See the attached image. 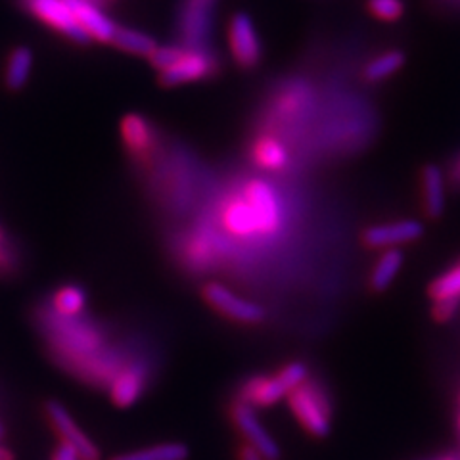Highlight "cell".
Returning a JSON list of instances; mask_svg holds the SVG:
<instances>
[{"label": "cell", "mask_w": 460, "mask_h": 460, "mask_svg": "<svg viewBox=\"0 0 460 460\" xmlns=\"http://www.w3.org/2000/svg\"><path fill=\"white\" fill-rule=\"evenodd\" d=\"M288 402L294 411L296 419L311 436L326 438L330 434V420H332V407L323 387L305 380L296 390L288 394Z\"/></svg>", "instance_id": "1"}, {"label": "cell", "mask_w": 460, "mask_h": 460, "mask_svg": "<svg viewBox=\"0 0 460 460\" xmlns=\"http://www.w3.org/2000/svg\"><path fill=\"white\" fill-rule=\"evenodd\" d=\"M204 299L226 319L242 324H257L265 319L263 307L252 299L240 297L230 288L219 282H209L204 286Z\"/></svg>", "instance_id": "2"}, {"label": "cell", "mask_w": 460, "mask_h": 460, "mask_svg": "<svg viewBox=\"0 0 460 460\" xmlns=\"http://www.w3.org/2000/svg\"><path fill=\"white\" fill-rule=\"evenodd\" d=\"M25 6L42 23H47L54 31L66 35L74 42L86 45L91 40L89 35L83 31L67 0H25Z\"/></svg>", "instance_id": "3"}, {"label": "cell", "mask_w": 460, "mask_h": 460, "mask_svg": "<svg viewBox=\"0 0 460 460\" xmlns=\"http://www.w3.org/2000/svg\"><path fill=\"white\" fill-rule=\"evenodd\" d=\"M45 411L49 422L56 429V434L60 436L64 445L74 449L81 460H100V451L94 441L84 436V431L75 424L74 419H71V414L62 402L49 401L45 405Z\"/></svg>", "instance_id": "4"}, {"label": "cell", "mask_w": 460, "mask_h": 460, "mask_svg": "<svg viewBox=\"0 0 460 460\" xmlns=\"http://www.w3.org/2000/svg\"><path fill=\"white\" fill-rule=\"evenodd\" d=\"M230 414H233V422L240 429V434L248 439L252 449H255L265 460L280 458V449L277 441L270 438L265 426L259 422L253 407L246 405V402L242 401H236L233 409H230Z\"/></svg>", "instance_id": "5"}, {"label": "cell", "mask_w": 460, "mask_h": 460, "mask_svg": "<svg viewBox=\"0 0 460 460\" xmlns=\"http://www.w3.org/2000/svg\"><path fill=\"white\" fill-rule=\"evenodd\" d=\"M228 42L240 67L252 69L261 60V40L248 13H236L228 25Z\"/></svg>", "instance_id": "6"}, {"label": "cell", "mask_w": 460, "mask_h": 460, "mask_svg": "<svg viewBox=\"0 0 460 460\" xmlns=\"http://www.w3.org/2000/svg\"><path fill=\"white\" fill-rule=\"evenodd\" d=\"M424 234V225L420 221H392V223H382L374 225L365 230L363 242L368 248L374 250H392L395 246H402V243H411L422 238Z\"/></svg>", "instance_id": "7"}, {"label": "cell", "mask_w": 460, "mask_h": 460, "mask_svg": "<svg viewBox=\"0 0 460 460\" xmlns=\"http://www.w3.org/2000/svg\"><path fill=\"white\" fill-rule=\"evenodd\" d=\"M213 69L215 62L208 52L184 50V54L179 58V62L162 71L160 83L167 86V89H172V86L206 79L213 74Z\"/></svg>", "instance_id": "8"}, {"label": "cell", "mask_w": 460, "mask_h": 460, "mask_svg": "<svg viewBox=\"0 0 460 460\" xmlns=\"http://www.w3.org/2000/svg\"><path fill=\"white\" fill-rule=\"evenodd\" d=\"M148 363L146 361H133L118 372V376L111 380L110 397L118 407H131L138 401L142 392L146 390L148 384Z\"/></svg>", "instance_id": "9"}, {"label": "cell", "mask_w": 460, "mask_h": 460, "mask_svg": "<svg viewBox=\"0 0 460 460\" xmlns=\"http://www.w3.org/2000/svg\"><path fill=\"white\" fill-rule=\"evenodd\" d=\"M243 196L257 211L267 234L272 236L282 225V204L277 190L265 181H252L243 189Z\"/></svg>", "instance_id": "10"}, {"label": "cell", "mask_w": 460, "mask_h": 460, "mask_svg": "<svg viewBox=\"0 0 460 460\" xmlns=\"http://www.w3.org/2000/svg\"><path fill=\"white\" fill-rule=\"evenodd\" d=\"M223 223L228 228V233H233L240 238L269 236L261 219H259L257 211L246 199V196L230 199V204L223 211Z\"/></svg>", "instance_id": "11"}, {"label": "cell", "mask_w": 460, "mask_h": 460, "mask_svg": "<svg viewBox=\"0 0 460 460\" xmlns=\"http://www.w3.org/2000/svg\"><path fill=\"white\" fill-rule=\"evenodd\" d=\"M71 10H74L79 25L83 31L89 35V39L98 42H111L118 27L106 16V13L100 10L91 0H67Z\"/></svg>", "instance_id": "12"}, {"label": "cell", "mask_w": 460, "mask_h": 460, "mask_svg": "<svg viewBox=\"0 0 460 460\" xmlns=\"http://www.w3.org/2000/svg\"><path fill=\"white\" fill-rule=\"evenodd\" d=\"M290 390L284 385L279 374L275 376H253L242 385L240 401L250 407H270L280 399L288 397Z\"/></svg>", "instance_id": "13"}, {"label": "cell", "mask_w": 460, "mask_h": 460, "mask_svg": "<svg viewBox=\"0 0 460 460\" xmlns=\"http://www.w3.org/2000/svg\"><path fill=\"white\" fill-rule=\"evenodd\" d=\"M422 206L429 219L441 217L445 211V179L438 165H426L422 169Z\"/></svg>", "instance_id": "14"}, {"label": "cell", "mask_w": 460, "mask_h": 460, "mask_svg": "<svg viewBox=\"0 0 460 460\" xmlns=\"http://www.w3.org/2000/svg\"><path fill=\"white\" fill-rule=\"evenodd\" d=\"M121 133L125 146L135 155L148 154L154 142V127L148 119H144L138 113H131L121 121Z\"/></svg>", "instance_id": "15"}, {"label": "cell", "mask_w": 460, "mask_h": 460, "mask_svg": "<svg viewBox=\"0 0 460 460\" xmlns=\"http://www.w3.org/2000/svg\"><path fill=\"white\" fill-rule=\"evenodd\" d=\"M33 71V52L27 47L13 49L8 56V64L4 69V84L12 93L22 91L29 83Z\"/></svg>", "instance_id": "16"}, {"label": "cell", "mask_w": 460, "mask_h": 460, "mask_svg": "<svg viewBox=\"0 0 460 460\" xmlns=\"http://www.w3.org/2000/svg\"><path fill=\"white\" fill-rule=\"evenodd\" d=\"M402 267V253L395 248L384 250L370 272V288L374 292H385Z\"/></svg>", "instance_id": "17"}, {"label": "cell", "mask_w": 460, "mask_h": 460, "mask_svg": "<svg viewBox=\"0 0 460 460\" xmlns=\"http://www.w3.org/2000/svg\"><path fill=\"white\" fill-rule=\"evenodd\" d=\"M253 160L257 165L269 171H280L290 162V155L284 148V144L272 137H263L255 142L253 146Z\"/></svg>", "instance_id": "18"}, {"label": "cell", "mask_w": 460, "mask_h": 460, "mask_svg": "<svg viewBox=\"0 0 460 460\" xmlns=\"http://www.w3.org/2000/svg\"><path fill=\"white\" fill-rule=\"evenodd\" d=\"M189 449L184 443H160L146 449L115 455L111 460H186Z\"/></svg>", "instance_id": "19"}, {"label": "cell", "mask_w": 460, "mask_h": 460, "mask_svg": "<svg viewBox=\"0 0 460 460\" xmlns=\"http://www.w3.org/2000/svg\"><path fill=\"white\" fill-rule=\"evenodd\" d=\"M86 305V292L77 284H66L58 288L52 297L54 313L62 316H79Z\"/></svg>", "instance_id": "20"}, {"label": "cell", "mask_w": 460, "mask_h": 460, "mask_svg": "<svg viewBox=\"0 0 460 460\" xmlns=\"http://www.w3.org/2000/svg\"><path fill=\"white\" fill-rule=\"evenodd\" d=\"M402 64H405V54L399 50L384 52L368 62V66L365 67V79L368 83H380L397 74V71L402 67Z\"/></svg>", "instance_id": "21"}, {"label": "cell", "mask_w": 460, "mask_h": 460, "mask_svg": "<svg viewBox=\"0 0 460 460\" xmlns=\"http://www.w3.org/2000/svg\"><path fill=\"white\" fill-rule=\"evenodd\" d=\"M111 42L123 52L137 56H150L157 49V42L152 37L142 31H135V29H118Z\"/></svg>", "instance_id": "22"}, {"label": "cell", "mask_w": 460, "mask_h": 460, "mask_svg": "<svg viewBox=\"0 0 460 460\" xmlns=\"http://www.w3.org/2000/svg\"><path fill=\"white\" fill-rule=\"evenodd\" d=\"M428 294L434 301L455 299L460 301V261L451 265L447 270L429 284Z\"/></svg>", "instance_id": "23"}, {"label": "cell", "mask_w": 460, "mask_h": 460, "mask_svg": "<svg viewBox=\"0 0 460 460\" xmlns=\"http://www.w3.org/2000/svg\"><path fill=\"white\" fill-rule=\"evenodd\" d=\"M368 10L372 16L384 22H395L402 16V0H368Z\"/></svg>", "instance_id": "24"}, {"label": "cell", "mask_w": 460, "mask_h": 460, "mask_svg": "<svg viewBox=\"0 0 460 460\" xmlns=\"http://www.w3.org/2000/svg\"><path fill=\"white\" fill-rule=\"evenodd\" d=\"M280 380L284 382V385L288 387V390H296L297 385L304 384L309 376V370H307V365L305 363H299V361H294L290 365H286L280 372H279Z\"/></svg>", "instance_id": "25"}, {"label": "cell", "mask_w": 460, "mask_h": 460, "mask_svg": "<svg viewBox=\"0 0 460 460\" xmlns=\"http://www.w3.org/2000/svg\"><path fill=\"white\" fill-rule=\"evenodd\" d=\"M184 54L182 49L179 47H157L148 58H150V64L155 67V69H167L171 67L175 62H179V58Z\"/></svg>", "instance_id": "26"}, {"label": "cell", "mask_w": 460, "mask_h": 460, "mask_svg": "<svg viewBox=\"0 0 460 460\" xmlns=\"http://www.w3.org/2000/svg\"><path fill=\"white\" fill-rule=\"evenodd\" d=\"M460 307V301L455 299H441V301H434V309H431V314H434V319L439 323H447L451 321L455 313Z\"/></svg>", "instance_id": "27"}, {"label": "cell", "mask_w": 460, "mask_h": 460, "mask_svg": "<svg viewBox=\"0 0 460 460\" xmlns=\"http://www.w3.org/2000/svg\"><path fill=\"white\" fill-rule=\"evenodd\" d=\"M52 460H81L79 456H77V453L71 449V447H67V445H60V447L56 449V453H54V456H52Z\"/></svg>", "instance_id": "28"}, {"label": "cell", "mask_w": 460, "mask_h": 460, "mask_svg": "<svg viewBox=\"0 0 460 460\" xmlns=\"http://www.w3.org/2000/svg\"><path fill=\"white\" fill-rule=\"evenodd\" d=\"M449 179L453 182L455 189H460V155L455 160L453 167H451V172H449Z\"/></svg>", "instance_id": "29"}, {"label": "cell", "mask_w": 460, "mask_h": 460, "mask_svg": "<svg viewBox=\"0 0 460 460\" xmlns=\"http://www.w3.org/2000/svg\"><path fill=\"white\" fill-rule=\"evenodd\" d=\"M240 460H265V458L259 455L255 449H252L250 445H246V447L240 451Z\"/></svg>", "instance_id": "30"}, {"label": "cell", "mask_w": 460, "mask_h": 460, "mask_svg": "<svg viewBox=\"0 0 460 460\" xmlns=\"http://www.w3.org/2000/svg\"><path fill=\"white\" fill-rule=\"evenodd\" d=\"M0 460H13V455L8 449H4L3 445H0Z\"/></svg>", "instance_id": "31"}, {"label": "cell", "mask_w": 460, "mask_h": 460, "mask_svg": "<svg viewBox=\"0 0 460 460\" xmlns=\"http://www.w3.org/2000/svg\"><path fill=\"white\" fill-rule=\"evenodd\" d=\"M0 236H4V233H3V228H0Z\"/></svg>", "instance_id": "32"}, {"label": "cell", "mask_w": 460, "mask_h": 460, "mask_svg": "<svg viewBox=\"0 0 460 460\" xmlns=\"http://www.w3.org/2000/svg\"><path fill=\"white\" fill-rule=\"evenodd\" d=\"M0 436H3V428H0Z\"/></svg>", "instance_id": "33"}, {"label": "cell", "mask_w": 460, "mask_h": 460, "mask_svg": "<svg viewBox=\"0 0 460 460\" xmlns=\"http://www.w3.org/2000/svg\"><path fill=\"white\" fill-rule=\"evenodd\" d=\"M458 426H460V414H458Z\"/></svg>", "instance_id": "34"}]
</instances>
